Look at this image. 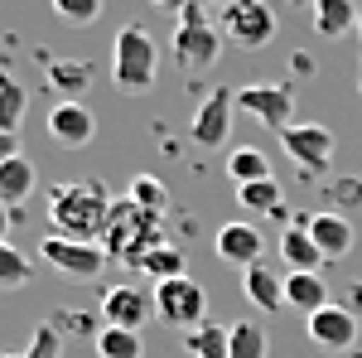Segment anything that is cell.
I'll return each mask as SVG.
<instances>
[{"label": "cell", "mask_w": 362, "mask_h": 358, "mask_svg": "<svg viewBox=\"0 0 362 358\" xmlns=\"http://www.w3.org/2000/svg\"><path fill=\"white\" fill-rule=\"evenodd\" d=\"M232 111H237V87H208L203 92V102L194 107V121H189V136H194V145H203V150H223L227 136H232Z\"/></svg>", "instance_id": "5b68a950"}, {"label": "cell", "mask_w": 362, "mask_h": 358, "mask_svg": "<svg viewBox=\"0 0 362 358\" xmlns=\"http://www.w3.org/2000/svg\"><path fill=\"white\" fill-rule=\"evenodd\" d=\"M305 228H309V237H314V247L324 252V262H343L353 252V223L343 218V213H334V208H319Z\"/></svg>", "instance_id": "9a60e30c"}, {"label": "cell", "mask_w": 362, "mask_h": 358, "mask_svg": "<svg viewBox=\"0 0 362 358\" xmlns=\"http://www.w3.org/2000/svg\"><path fill=\"white\" fill-rule=\"evenodd\" d=\"M208 25V5L203 0H189L184 10H179V29H203Z\"/></svg>", "instance_id": "d6a6232c"}, {"label": "cell", "mask_w": 362, "mask_h": 358, "mask_svg": "<svg viewBox=\"0 0 362 358\" xmlns=\"http://www.w3.org/2000/svg\"><path fill=\"white\" fill-rule=\"evenodd\" d=\"M126 198L140 203V208H150V213H160V218H165V208H169V189H165V179H155V174H136Z\"/></svg>", "instance_id": "f1b7e54d"}, {"label": "cell", "mask_w": 362, "mask_h": 358, "mask_svg": "<svg viewBox=\"0 0 362 358\" xmlns=\"http://www.w3.org/2000/svg\"><path fill=\"white\" fill-rule=\"evenodd\" d=\"M305 330H309V339H314L319 349H329V354H353V349H358L362 320H358V315H348L343 305H324V310L309 315Z\"/></svg>", "instance_id": "8fae6325"}, {"label": "cell", "mask_w": 362, "mask_h": 358, "mask_svg": "<svg viewBox=\"0 0 362 358\" xmlns=\"http://www.w3.org/2000/svg\"><path fill=\"white\" fill-rule=\"evenodd\" d=\"M184 349H189V358H227V330L223 325H198L184 334Z\"/></svg>", "instance_id": "83f0119b"}, {"label": "cell", "mask_w": 362, "mask_h": 358, "mask_svg": "<svg viewBox=\"0 0 362 358\" xmlns=\"http://www.w3.org/2000/svg\"><path fill=\"white\" fill-rule=\"evenodd\" d=\"M343 310H348V315H358V320H362V281H353V286L343 291Z\"/></svg>", "instance_id": "836d02e7"}, {"label": "cell", "mask_w": 362, "mask_h": 358, "mask_svg": "<svg viewBox=\"0 0 362 358\" xmlns=\"http://www.w3.org/2000/svg\"><path fill=\"white\" fill-rule=\"evenodd\" d=\"M237 203H242V208H256L261 218H276V223L290 213V208H285V194H280L276 179H261V184H242V189H237Z\"/></svg>", "instance_id": "603a6c76"}, {"label": "cell", "mask_w": 362, "mask_h": 358, "mask_svg": "<svg viewBox=\"0 0 362 358\" xmlns=\"http://www.w3.org/2000/svg\"><path fill=\"white\" fill-rule=\"evenodd\" d=\"M92 349H97V358H145L140 334L136 330H112V325H102V330L92 334Z\"/></svg>", "instance_id": "cb8c5ba5"}, {"label": "cell", "mask_w": 362, "mask_h": 358, "mask_svg": "<svg viewBox=\"0 0 362 358\" xmlns=\"http://www.w3.org/2000/svg\"><path fill=\"white\" fill-rule=\"evenodd\" d=\"M160 78V49H155V39H150V29L140 25H121L112 39V83L121 92H150Z\"/></svg>", "instance_id": "3957f363"}, {"label": "cell", "mask_w": 362, "mask_h": 358, "mask_svg": "<svg viewBox=\"0 0 362 358\" xmlns=\"http://www.w3.org/2000/svg\"><path fill=\"white\" fill-rule=\"evenodd\" d=\"M29 111V92L10 73H0V131H10V136H20V121H25Z\"/></svg>", "instance_id": "d4e9b609"}, {"label": "cell", "mask_w": 362, "mask_h": 358, "mask_svg": "<svg viewBox=\"0 0 362 358\" xmlns=\"http://www.w3.org/2000/svg\"><path fill=\"white\" fill-rule=\"evenodd\" d=\"M150 315H155V296H145L140 286H112L107 296H102V325H112V330H145L150 325Z\"/></svg>", "instance_id": "7c38bea8"}, {"label": "cell", "mask_w": 362, "mask_h": 358, "mask_svg": "<svg viewBox=\"0 0 362 358\" xmlns=\"http://www.w3.org/2000/svg\"><path fill=\"white\" fill-rule=\"evenodd\" d=\"M49 218L63 237L78 242H102V228L112 218V194L102 189L97 179H73L49 189Z\"/></svg>", "instance_id": "6da1fadb"}, {"label": "cell", "mask_w": 362, "mask_h": 358, "mask_svg": "<svg viewBox=\"0 0 362 358\" xmlns=\"http://www.w3.org/2000/svg\"><path fill=\"white\" fill-rule=\"evenodd\" d=\"M29 281H34V262H29L20 247L0 242V291H20Z\"/></svg>", "instance_id": "4316f807"}, {"label": "cell", "mask_w": 362, "mask_h": 358, "mask_svg": "<svg viewBox=\"0 0 362 358\" xmlns=\"http://www.w3.org/2000/svg\"><path fill=\"white\" fill-rule=\"evenodd\" d=\"M242 291H247V301L261 310V315H276L280 305H285V276L271 272L266 262H256L242 272Z\"/></svg>", "instance_id": "2e32d148"}, {"label": "cell", "mask_w": 362, "mask_h": 358, "mask_svg": "<svg viewBox=\"0 0 362 358\" xmlns=\"http://www.w3.org/2000/svg\"><path fill=\"white\" fill-rule=\"evenodd\" d=\"M49 136H54L63 150H87V145H92V136H97V116H92V107H87V102L63 97V102H54V107H49Z\"/></svg>", "instance_id": "30bf717a"}, {"label": "cell", "mask_w": 362, "mask_h": 358, "mask_svg": "<svg viewBox=\"0 0 362 358\" xmlns=\"http://www.w3.org/2000/svg\"><path fill=\"white\" fill-rule=\"evenodd\" d=\"M227 179L242 189V184H261V179H271V160H266V150H256V145H232L227 150Z\"/></svg>", "instance_id": "ffe728a7"}, {"label": "cell", "mask_w": 362, "mask_h": 358, "mask_svg": "<svg viewBox=\"0 0 362 358\" xmlns=\"http://www.w3.org/2000/svg\"><path fill=\"white\" fill-rule=\"evenodd\" d=\"M0 358H25V354H0Z\"/></svg>", "instance_id": "f35d334b"}, {"label": "cell", "mask_w": 362, "mask_h": 358, "mask_svg": "<svg viewBox=\"0 0 362 358\" xmlns=\"http://www.w3.org/2000/svg\"><path fill=\"white\" fill-rule=\"evenodd\" d=\"M213 247H218V257H223L227 267H256L261 262V252H266V237H261V228L256 223H223L218 228V237H213Z\"/></svg>", "instance_id": "4fadbf2b"}, {"label": "cell", "mask_w": 362, "mask_h": 358, "mask_svg": "<svg viewBox=\"0 0 362 358\" xmlns=\"http://www.w3.org/2000/svg\"><path fill=\"white\" fill-rule=\"evenodd\" d=\"M358 34H362V15H358Z\"/></svg>", "instance_id": "60d3db41"}, {"label": "cell", "mask_w": 362, "mask_h": 358, "mask_svg": "<svg viewBox=\"0 0 362 358\" xmlns=\"http://www.w3.org/2000/svg\"><path fill=\"white\" fill-rule=\"evenodd\" d=\"M218 58H223V34L213 25L179 29V34H174V63H179L184 73H203V68H213Z\"/></svg>", "instance_id": "5bb4252c"}, {"label": "cell", "mask_w": 362, "mask_h": 358, "mask_svg": "<svg viewBox=\"0 0 362 358\" xmlns=\"http://www.w3.org/2000/svg\"><path fill=\"white\" fill-rule=\"evenodd\" d=\"M280 145L290 150V160L309 174H329L334 165V131L329 126H319V121H290L285 131H280Z\"/></svg>", "instance_id": "52a82bcc"}, {"label": "cell", "mask_w": 362, "mask_h": 358, "mask_svg": "<svg viewBox=\"0 0 362 358\" xmlns=\"http://www.w3.org/2000/svg\"><path fill=\"white\" fill-rule=\"evenodd\" d=\"M160 242H165V237H160V213L140 208V203H131V198H112V218H107V228H102L107 257H121V262L140 267V257L155 252Z\"/></svg>", "instance_id": "7a4b0ae2"}, {"label": "cell", "mask_w": 362, "mask_h": 358, "mask_svg": "<svg viewBox=\"0 0 362 358\" xmlns=\"http://www.w3.org/2000/svg\"><path fill=\"white\" fill-rule=\"evenodd\" d=\"M358 87H362V63H358Z\"/></svg>", "instance_id": "ab89813d"}, {"label": "cell", "mask_w": 362, "mask_h": 358, "mask_svg": "<svg viewBox=\"0 0 362 358\" xmlns=\"http://www.w3.org/2000/svg\"><path fill=\"white\" fill-rule=\"evenodd\" d=\"M150 5H160V10H169V15H179V10H184L189 0H150Z\"/></svg>", "instance_id": "8d00e7d4"}, {"label": "cell", "mask_w": 362, "mask_h": 358, "mask_svg": "<svg viewBox=\"0 0 362 358\" xmlns=\"http://www.w3.org/2000/svg\"><path fill=\"white\" fill-rule=\"evenodd\" d=\"M280 262H285L290 272H324V252L314 247L305 223H295V228L280 233Z\"/></svg>", "instance_id": "d6986e66"}, {"label": "cell", "mask_w": 362, "mask_h": 358, "mask_svg": "<svg viewBox=\"0 0 362 358\" xmlns=\"http://www.w3.org/2000/svg\"><path fill=\"white\" fill-rule=\"evenodd\" d=\"M39 257L63 276H97L107 267V247L102 242H78V237H63V233H49L39 242Z\"/></svg>", "instance_id": "9c48e42d"}, {"label": "cell", "mask_w": 362, "mask_h": 358, "mask_svg": "<svg viewBox=\"0 0 362 358\" xmlns=\"http://www.w3.org/2000/svg\"><path fill=\"white\" fill-rule=\"evenodd\" d=\"M155 315L174 325L179 334L208 325V291L198 286L194 276H174V281H160L155 286Z\"/></svg>", "instance_id": "277c9868"}, {"label": "cell", "mask_w": 362, "mask_h": 358, "mask_svg": "<svg viewBox=\"0 0 362 358\" xmlns=\"http://www.w3.org/2000/svg\"><path fill=\"white\" fill-rule=\"evenodd\" d=\"M358 5L353 0H309V25L319 39H343L348 29H358Z\"/></svg>", "instance_id": "e0dca14e"}, {"label": "cell", "mask_w": 362, "mask_h": 358, "mask_svg": "<svg viewBox=\"0 0 362 358\" xmlns=\"http://www.w3.org/2000/svg\"><path fill=\"white\" fill-rule=\"evenodd\" d=\"M271 354V339L261 320H237L227 325V358H266Z\"/></svg>", "instance_id": "44dd1931"}, {"label": "cell", "mask_w": 362, "mask_h": 358, "mask_svg": "<svg viewBox=\"0 0 362 358\" xmlns=\"http://www.w3.org/2000/svg\"><path fill=\"white\" fill-rule=\"evenodd\" d=\"M15 155H20V136L0 131V165H5V160H15Z\"/></svg>", "instance_id": "e575fe53"}, {"label": "cell", "mask_w": 362, "mask_h": 358, "mask_svg": "<svg viewBox=\"0 0 362 358\" xmlns=\"http://www.w3.org/2000/svg\"><path fill=\"white\" fill-rule=\"evenodd\" d=\"M329 194H334V198H358V203H362V184H358V179H343V184H334Z\"/></svg>", "instance_id": "d590c367"}, {"label": "cell", "mask_w": 362, "mask_h": 358, "mask_svg": "<svg viewBox=\"0 0 362 358\" xmlns=\"http://www.w3.org/2000/svg\"><path fill=\"white\" fill-rule=\"evenodd\" d=\"M136 272L155 276V286H160V281H174V276H189V272H184V247H174V242H160L155 252H145V257H140Z\"/></svg>", "instance_id": "484cf974"}, {"label": "cell", "mask_w": 362, "mask_h": 358, "mask_svg": "<svg viewBox=\"0 0 362 358\" xmlns=\"http://www.w3.org/2000/svg\"><path fill=\"white\" fill-rule=\"evenodd\" d=\"M237 107L251 111L266 131H285L295 121V87L290 83H251V87H237Z\"/></svg>", "instance_id": "ba28073f"}, {"label": "cell", "mask_w": 362, "mask_h": 358, "mask_svg": "<svg viewBox=\"0 0 362 358\" xmlns=\"http://www.w3.org/2000/svg\"><path fill=\"white\" fill-rule=\"evenodd\" d=\"M0 242H10V208L0 203Z\"/></svg>", "instance_id": "74e56055"}, {"label": "cell", "mask_w": 362, "mask_h": 358, "mask_svg": "<svg viewBox=\"0 0 362 358\" xmlns=\"http://www.w3.org/2000/svg\"><path fill=\"white\" fill-rule=\"evenodd\" d=\"M54 15L63 25H97L102 20V0H54Z\"/></svg>", "instance_id": "f546056e"}, {"label": "cell", "mask_w": 362, "mask_h": 358, "mask_svg": "<svg viewBox=\"0 0 362 358\" xmlns=\"http://www.w3.org/2000/svg\"><path fill=\"white\" fill-rule=\"evenodd\" d=\"M29 194H34V165H29L25 155L5 160V165H0V203H5V208H20Z\"/></svg>", "instance_id": "7402d4cb"}, {"label": "cell", "mask_w": 362, "mask_h": 358, "mask_svg": "<svg viewBox=\"0 0 362 358\" xmlns=\"http://www.w3.org/2000/svg\"><path fill=\"white\" fill-rule=\"evenodd\" d=\"M49 73L63 83V92H83V83H92V68L87 63H54Z\"/></svg>", "instance_id": "1f68e13d"}, {"label": "cell", "mask_w": 362, "mask_h": 358, "mask_svg": "<svg viewBox=\"0 0 362 358\" xmlns=\"http://www.w3.org/2000/svg\"><path fill=\"white\" fill-rule=\"evenodd\" d=\"M276 10L266 0H227L223 5V34L242 49H266L276 39Z\"/></svg>", "instance_id": "8992f818"}, {"label": "cell", "mask_w": 362, "mask_h": 358, "mask_svg": "<svg viewBox=\"0 0 362 358\" xmlns=\"http://www.w3.org/2000/svg\"><path fill=\"white\" fill-rule=\"evenodd\" d=\"M25 358H63V330H58L54 320H44V325L34 330V339H29Z\"/></svg>", "instance_id": "4dcf8cb0"}, {"label": "cell", "mask_w": 362, "mask_h": 358, "mask_svg": "<svg viewBox=\"0 0 362 358\" xmlns=\"http://www.w3.org/2000/svg\"><path fill=\"white\" fill-rule=\"evenodd\" d=\"M285 305L300 310V315H314V310L334 305L329 301V281H324V272H290L285 276Z\"/></svg>", "instance_id": "ac0fdd59"}, {"label": "cell", "mask_w": 362, "mask_h": 358, "mask_svg": "<svg viewBox=\"0 0 362 358\" xmlns=\"http://www.w3.org/2000/svg\"><path fill=\"white\" fill-rule=\"evenodd\" d=\"M203 5H208V0H203Z\"/></svg>", "instance_id": "b9f144b4"}]
</instances>
